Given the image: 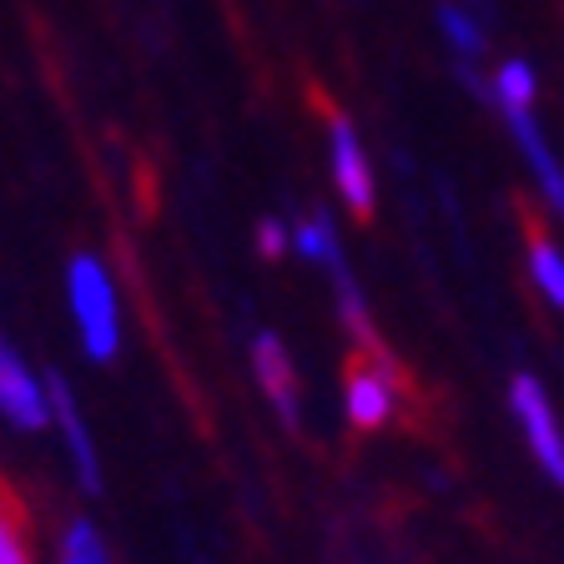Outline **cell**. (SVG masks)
Wrapping results in <instances>:
<instances>
[{"label":"cell","instance_id":"obj_1","mask_svg":"<svg viewBox=\"0 0 564 564\" xmlns=\"http://www.w3.org/2000/svg\"><path fill=\"white\" fill-rule=\"evenodd\" d=\"M66 307L76 323V338L91 364H117L121 352V297L117 282L96 252H76L66 262Z\"/></svg>","mask_w":564,"mask_h":564},{"label":"cell","instance_id":"obj_2","mask_svg":"<svg viewBox=\"0 0 564 564\" xmlns=\"http://www.w3.org/2000/svg\"><path fill=\"white\" fill-rule=\"evenodd\" d=\"M509 413H514L519 438L529 444V454H534V464L544 469V479L564 489V423L550 399V388L534 373H514V383H509Z\"/></svg>","mask_w":564,"mask_h":564},{"label":"cell","instance_id":"obj_3","mask_svg":"<svg viewBox=\"0 0 564 564\" xmlns=\"http://www.w3.org/2000/svg\"><path fill=\"white\" fill-rule=\"evenodd\" d=\"M399 403H403V383H399V364L388 352H364L352 358L348 373H343V413H348L352 429H388L399 419Z\"/></svg>","mask_w":564,"mask_h":564},{"label":"cell","instance_id":"obj_4","mask_svg":"<svg viewBox=\"0 0 564 564\" xmlns=\"http://www.w3.org/2000/svg\"><path fill=\"white\" fill-rule=\"evenodd\" d=\"M323 111H328V156H333V187L348 202L358 217H373V166H368V152L358 141V127L343 117L338 106H328V96H313Z\"/></svg>","mask_w":564,"mask_h":564},{"label":"cell","instance_id":"obj_5","mask_svg":"<svg viewBox=\"0 0 564 564\" xmlns=\"http://www.w3.org/2000/svg\"><path fill=\"white\" fill-rule=\"evenodd\" d=\"M0 419L21 434L51 429V378L35 373L6 338H0Z\"/></svg>","mask_w":564,"mask_h":564},{"label":"cell","instance_id":"obj_6","mask_svg":"<svg viewBox=\"0 0 564 564\" xmlns=\"http://www.w3.org/2000/svg\"><path fill=\"white\" fill-rule=\"evenodd\" d=\"M247 364H252V378H258L268 409L278 413L288 429H297L303 393H297V368H293V352H288V343H282L278 333H268V328L252 333V343H247Z\"/></svg>","mask_w":564,"mask_h":564},{"label":"cell","instance_id":"obj_7","mask_svg":"<svg viewBox=\"0 0 564 564\" xmlns=\"http://www.w3.org/2000/svg\"><path fill=\"white\" fill-rule=\"evenodd\" d=\"M46 378H51V429H56L61 444H66L76 484H82L86 494H101V454H96V438H91V429H86L82 399L70 393V383L61 373H46Z\"/></svg>","mask_w":564,"mask_h":564},{"label":"cell","instance_id":"obj_8","mask_svg":"<svg viewBox=\"0 0 564 564\" xmlns=\"http://www.w3.org/2000/svg\"><path fill=\"white\" fill-rule=\"evenodd\" d=\"M505 121H509V131H514V147H519V156H524L529 176H534V187H540L544 202L564 217V166H560V156H554V147L544 141V131L534 127V111H529V106H509Z\"/></svg>","mask_w":564,"mask_h":564},{"label":"cell","instance_id":"obj_9","mask_svg":"<svg viewBox=\"0 0 564 564\" xmlns=\"http://www.w3.org/2000/svg\"><path fill=\"white\" fill-rule=\"evenodd\" d=\"M529 282L540 288V297L554 313H564V252L550 242V232L534 223H529Z\"/></svg>","mask_w":564,"mask_h":564},{"label":"cell","instance_id":"obj_10","mask_svg":"<svg viewBox=\"0 0 564 564\" xmlns=\"http://www.w3.org/2000/svg\"><path fill=\"white\" fill-rule=\"evenodd\" d=\"M0 564H35L31 550V514H25L21 494L0 479Z\"/></svg>","mask_w":564,"mask_h":564},{"label":"cell","instance_id":"obj_11","mask_svg":"<svg viewBox=\"0 0 564 564\" xmlns=\"http://www.w3.org/2000/svg\"><path fill=\"white\" fill-rule=\"evenodd\" d=\"M293 252H303L307 262H323V268H338L343 262V242L323 212H307L303 223L293 227Z\"/></svg>","mask_w":564,"mask_h":564},{"label":"cell","instance_id":"obj_12","mask_svg":"<svg viewBox=\"0 0 564 564\" xmlns=\"http://www.w3.org/2000/svg\"><path fill=\"white\" fill-rule=\"evenodd\" d=\"M56 564H111V550H106L101 529H96L91 519H70L66 534H61Z\"/></svg>","mask_w":564,"mask_h":564},{"label":"cell","instance_id":"obj_13","mask_svg":"<svg viewBox=\"0 0 564 564\" xmlns=\"http://www.w3.org/2000/svg\"><path fill=\"white\" fill-rule=\"evenodd\" d=\"M494 101L505 106H534V70L524 66V61H505V66H499V76H494Z\"/></svg>","mask_w":564,"mask_h":564},{"label":"cell","instance_id":"obj_14","mask_svg":"<svg viewBox=\"0 0 564 564\" xmlns=\"http://www.w3.org/2000/svg\"><path fill=\"white\" fill-rule=\"evenodd\" d=\"M438 25H444V35L454 41L458 56H479V51H484L479 21H469V15L458 11V6H438Z\"/></svg>","mask_w":564,"mask_h":564},{"label":"cell","instance_id":"obj_15","mask_svg":"<svg viewBox=\"0 0 564 564\" xmlns=\"http://www.w3.org/2000/svg\"><path fill=\"white\" fill-rule=\"evenodd\" d=\"M288 247H293V232H288L278 217H262V223H258V252H262V258H282Z\"/></svg>","mask_w":564,"mask_h":564}]
</instances>
